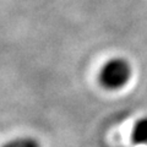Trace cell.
Masks as SVG:
<instances>
[{"instance_id":"2","label":"cell","mask_w":147,"mask_h":147,"mask_svg":"<svg viewBox=\"0 0 147 147\" xmlns=\"http://www.w3.org/2000/svg\"><path fill=\"white\" fill-rule=\"evenodd\" d=\"M131 139L136 145L147 146V117L135 123L131 132Z\"/></svg>"},{"instance_id":"3","label":"cell","mask_w":147,"mask_h":147,"mask_svg":"<svg viewBox=\"0 0 147 147\" xmlns=\"http://www.w3.org/2000/svg\"><path fill=\"white\" fill-rule=\"evenodd\" d=\"M1 147H42V146H40V142L37 139H34V137L24 136L9 141L6 144H4Z\"/></svg>"},{"instance_id":"1","label":"cell","mask_w":147,"mask_h":147,"mask_svg":"<svg viewBox=\"0 0 147 147\" xmlns=\"http://www.w3.org/2000/svg\"><path fill=\"white\" fill-rule=\"evenodd\" d=\"M132 75V67L126 59L113 58L102 66L99 72V82L107 90H120Z\"/></svg>"}]
</instances>
